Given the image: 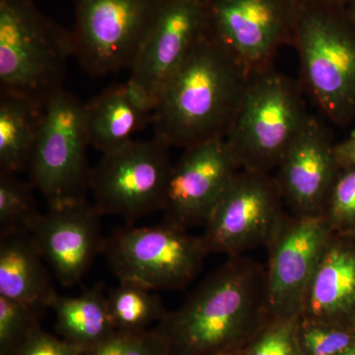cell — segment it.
<instances>
[{
    "label": "cell",
    "mask_w": 355,
    "mask_h": 355,
    "mask_svg": "<svg viewBox=\"0 0 355 355\" xmlns=\"http://www.w3.org/2000/svg\"><path fill=\"white\" fill-rule=\"evenodd\" d=\"M270 318L266 268L238 256L207 275L155 330L170 355H216L244 349Z\"/></svg>",
    "instance_id": "1"
},
{
    "label": "cell",
    "mask_w": 355,
    "mask_h": 355,
    "mask_svg": "<svg viewBox=\"0 0 355 355\" xmlns=\"http://www.w3.org/2000/svg\"><path fill=\"white\" fill-rule=\"evenodd\" d=\"M249 76L210 28L159 98L151 121L154 137L184 149L225 139Z\"/></svg>",
    "instance_id": "2"
},
{
    "label": "cell",
    "mask_w": 355,
    "mask_h": 355,
    "mask_svg": "<svg viewBox=\"0 0 355 355\" xmlns=\"http://www.w3.org/2000/svg\"><path fill=\"white\" fill-rule=\"evenodd\" d=\"M73 58L71 31L33 0H0V93L46 104Z\"/></svg>",
    "instance_id": "3"
},
{
    "label": "cell",
    "mask_w": 355,
    "mask_h": 355,
    "mask_svg": "<svg viewBox=\"0 0 355 355\" xmlns=\"http://www.w3.org/2000/svg\"><path fill=\"white\" fill-rule=\"evenodd\" d=\"M310 114L298 84L272 64L250 73L226 142L242 170L270 174Z\"/></svg>",
    "instance_id": "4"
},
{
    "label": "cell",
    "mask_w": 355,
    "mask_h": 355,
    "mask_svg": "<svg viewBox=\"0 0 355 355\" xmlns=\"http://www.w3.org/2000/svg\"><path fill=\"white\" fill-rule=\"evenodd\" d=\"M291 46L303 83L324 116L340 125L354 121L355 26L345 9L299 2Z\"/></svg>",
    "instance_id": "5"
},
{
    "label": "cell",
    "mask_w": 355,
    "mask_h": 355,
    "mask_svg": "<svg viewBox=\"0 0 355 355\" xmlns=\"http://www.w3.org/2000/svg\"><path fill=\"white\" fill-rule=\"evenodd\" d=\"M102 254L119 282L156 291L188 286L209 254L202 236L164 220L140 227L128 224L105 239Z\"/></svg>",
    "instance_id": "6"
},
{
    "label": "cell",
    "mask_w": 355,
    "mask_h": 355,
    "mask_svg": "<svg viewBox=\"0 0 355 355\" xmlns=\"http://www.w3.org/2000/svg\"><path fill=\"white\" fill-rule=\"evenodd\" d=\"M88 146L85 104L60 89L44 106L29 166L32 184L46 198L49 207L86 200L92 171L88 167Z\"/></svg>",
    "instance_id": "7"
},
{
    "label": "cell",
    "mask_w": 355,
    "mask_h": 355,
    "mask_svg": "<svg viewBox=\"0 0 355 355\" xmlns=\"http://www.w3.org/2000/svg\"><path fill=\"white\" fill-rule=\"evenodd\" d=\"M165 0H74L73 58L87 73L132 69Z\"/></svg>",
    "instance_id": "8"
},
{
    "label": "cell",
    "mask_w": 355,
    "mask_h": 355,
    "mask_svg": "<svg viewBox=\"0 0 355 355\" xmlns=\"http://www.w3.org/2000/svg\"><path fill=\"white\" fill-rule=\"evenodd\" d=\"M170 148L154 137L133 139L103 154L91 171L89 186L100 214L121 217L132 224L163 211L173 168Z\"/></svg>",
    "instance_id": "9"
},
{
    "label": "cell",
    "mask_w": 355,
    "mask_h": 355,
    "mask_svg": "<svg viewBox=\"0 0 355 355\" xmlns=\"http://www.w3.org/2000/svg\"><path fill=\"white\" fill-rule=\"evenodd\" d=\"M284 203L275 177L241 170L205 223L207 252L232 258L268 248L287 216Z\"/></svg>",
    "instance_id": "10"
},
{
    "label": "cell",
    "mask_w": 355,
    "mask_h": 355,
    "mask_svg": "<svg viewBox=\"0 0 355 355\" xmlns=\"http://www.w3.org/2000/svg\"><path fill=\"white\" fill-rule=\"evenodd\" d=\"M210 28L207 0H165L127 80L153 112L166 86Z\"/></svg>",
    "instance_id": "11"
},
{
    "label": "cell",
    "mask_w": 355,
    "mask_h": 355,
    "mask_svg": "<svg viewBox=\"0 0 355 355\" xmlns=\"http://www.w3.org/2000/svg\"><path fill=\"white\" fill-rule=\"evenodd\" d=\"M333 231L323 216H286L268 245L266 294L270 316L300 317Z\"/></svg>",
    "instance_id": "12"
},
{
    "label": "cell",
    "mask_w": 355,
    "mask_h": 355,
    "mask_svg": "<svg viewBox=\"0 0 355 355\" xmlns=\"http://www.w3.org/2000/svg\"><path fill=\"white\" fill-rule=\"evenodd\" d=\"M212 31L251 72L292 44L299 0H207Z\"/></svg>",
    "instance_id": "13"
},
{
    "label": "cell",
    "mask_w": 355,
    "mask_h": 355,
    "mask_svg": "<svg viewBox=\"0 0 355 355\" xmlns=\"http://www.w3.org/2000/svg\"><path fill=\"white\" fill-rule=\"evenodd\" d=\"M241 170L225 139L184 148L173 165L163 209L164 220L187 229L205 225Z\"/></svg>",
    "instance_id": "14"
},
{
    "label": "cell",
    "mask_w": 355,
    "mask_h": 355,
    "mask_svg": "<svg viewBox=\"0 0 355 355\" xmlns=\"http://www.w3.org/2000/svg\"><path fill=\"white\" fill-rule=\"evenodd\" d=\"M100 212L87 200L49 207L31 235L39 253L62 286H76L102 254Z\"/></svg>",
    "instance_id": "15"
},
{
    "label": "cell",
    "mask_w": 355,
    "mask_h": 355,
    "mask_svg": "<svg viewBox=\"0 0 355 355\" xmlns=\"http://www.w3.org/2000/svg\"><path fill=\"white\" fill-rule=\"evenodd\" d=\"M340 169L331 133L310 114L277 166L275 179L292 214L322 216Z\"/></svg>",
    "instance_id": "16"
},
{
    "label": "cell",
    "mask_w": 355,
    "mask_h": 355,
    "mask_svg": "<svg viewBox=\"0 0 355 355\" xmlns=\"http://www.w3.org/2000/svg\"><path fill=\"white\" fill-rule=\"evenodd\" d=\"M299 319L355 328V237L334 233Z\"/></svg>",
    "instance_id": "17"
},
{
    "label": "cell",
    "mask_w": 355,
    "mask_h": 355,
    "mask_svg": "<svg viewBox=\"0 0 355 355\" xmlns=\"http://www.w3.org/2000/svg\"><path fill=\"white\" fill-rule=\"evenodd\" d=\"M153 116L127 81L110 86L85 104L89 144L103 154L116 150L151 123Z\"/></svg>",
    "instance_id": "18"
},
{
    "label": "cell",
    "mask_w": 355,
    "mask_h": 355,
    "mask_svg": "<svg viewBox=\"0 0 355 355\" xmlns=\"http://www.w3.org/2000/svg\"><path fill=\"white\" fill-rule=\"evenodd\" d=\"M31 235L0 236V297L34 308L43 314L58 293Z\"/></svg>",
    "instance_id": "19"
},
{
    "label": "cell",
    "mask_w": 355,
    "mask_h": 355,
    "mask_svg": "<svg viewBox=\"0 0 355 355\" xmlns=\"http://www.w3.org/2000/svg\"><path fill=\"white\" fill-rule=\"evenodd\" d=\"M46 104L0 93V175L29 169Z\"/></svg>",
    "instance_id": "20"
},
{
    "label": "cell",
    "mask_w": 355,
    "mask_h": 355,
    "mask_svg": "<svg viewBox=\"0 0 355 355\" xmlns=\"http://www.w3.org/2000/svg\"><path fill=\"white\" fill-rule=\"evenodd\" d=\"M51 309L55 311L57 318L58 336L83 352L116 333L110 316L107 294L101 284L78 296L58 294Z\"/></svg>",
    "instance_id": "21"
},
{
    "label": "cell",
    "mask_w": 355,
    "mask_h": 355,
    "mask_svg": "<svg viewBox=\"0 0 355 355\" xmlns=\"http://www.w3.org/2000/svg\"><path fill=\"white\" fill-rule=\"evenodd\" d=\"M110 316L116 331L141 333L150 330L167 315L162 300L151 289L133 284L120 282L107 295Z\"/></svg>",
    "instance_id": "22"
},
{
    "label": "cell",
    "mask_w": 355,
    "mask_h": 355,
    "mask_svg": "<svg viewBox=\"0 0 355 355\" xmlns=\"http://www.w3.org/2000/svg\"><path fill=\"white\" fill-rule=\"evenodd\" d=\"M31 184L16 175H0V236L28 233L42 216Z\"/></svg>",
    "instance_id": "23"
},
{
    "label": "cell",
    "mask_w": 355,
    "mask_h": 355,
    "mask_svg": "<svg viewBox=\"0 0 355 355\" xmlns=\"http://www.w3.org/2000/svg\"><path fill=\"white\" fill-rule=\"evenodd\" d=\"M42 313L0 297V355H13L39 328Z\"/></svg>",
    "instance_id": "24"
},
{
    "label": "cell",
    "mask_w": 355,
    "mask_h": 355,
    "mask_svg": "<svg viewBox=\"0 0 355 355\" xmlns=\"http://www.w3.org/2000/svg\"><path fill=\"white\" fill-rule=\"evenodd\" d=\"M322 216L334 233H345L354 227L355 164L340 167Z\"/></svg>",
    "instance_id": "25"
},
{
    "label": "cell",
    "mask_w": 355,
    "mask_h": 355,
    "mask_svg": "<svg viewBox=\"0 0 355 355\" xmlns=\"http://www.w3.org/2000/svg\"><path fill=\"white\" fill-rule=\"evenodd\" d=\"M297 338L304 355H340L355 343V328L298 319Z\"/></svg>",
    "instance_id": "26"
},
{
    "label": "cell",
    "mask_w": 355,
    "mask_h": 355,
    "mask_svg": "<svg viewBox=\"0 0 355 355\" xmlns=\"http://www.w3.org/2000/svg\"><path fill=\"white\" fill-rule=\"evenodd\" d=\"M298 319L270 316L245 347L246 355H304L298 342Z\"/></svg>",
    "instance_id": "27"
},
{
    "label": "cell",
    "mask_w": 355,
    "mask_h": 355,
    "mask_svg": "<svg viewBox=\"0 0 355 355\" xmlns=\"http://www.w3.org/2000/svg\"><path fill=\"white\" fill-rule=\"evenodd\" d=\"M83 355H170L167 345L155 328L141 333L116 331Z\"/></svg>",
    "instance_id": "28"
},
{
    "label": "cell",
    "mask_w": 355,
    "mask_h": 355,
    "mask_svg": "<svg viewBox=\"0 0 355 355\" xmlns=\"http://www.w3.org/2000/svg\"><path fill=\"white\" fill-rule=\"evenodd\" d=\"M83 350L58 336L37 328L13 355H83Z\"/></svg>",
    "instance_id": "29"
},
{
    "label": "cell",
    "mask_w": 355,
    "mask_h": 355,
    "mask_svg": "<svg viewBox=\"0 0 355 355\" xmlns=\"http://www.w3.org/2000/svg\"><path fill=\"white\" fill-rule=\"evenodd\" d=\"M336 154L340 167L355 164V135L349 139L336 144Z\"/></svg>",
    "instance_id": "30"
},
{
    "label": "cell",
    "mask_w": 355,
    "mask_h": 355,
    "mask_svg": "<svg viewBox=\"0 0 355 355\" xmlns=\"http://www.w3.org/2000/svg\"><path fill=\"white\" fill-rule=\"evenodd\" d=\"M300 1L308 2V3L320 4V6H327L333 7H340L345 8L352 0H300Z\"/></svg>",
    "instance_id": "31"
},
{
    "label": "cell",
    "mask_w": 355,
    "mask_h": 355,
    "mask_svg": "<svg viewBox=\"0 0 355 355\" xmlns=\"http://www.w3.org/2000/svg\"><path fill=\"white\" fill-rule=\"evenodd\" d=\"M345 9L352 24L355 26V0H352Z\"/></svg>",
    "instance_id": "32"
},
{
    "label": "cell",
    "mask_w": 355,
    "mask_h": 355,
    "mask_svg": "<svg viewBox=\"0 0 355 355\" xmlns=\"http://www.w3.org/2000/svg\"><path fill=\"white\" fill-rule=\"evenodd\" d=\"M216 355H246L244 349L231 350V352H221Z\"/></svg>",
    "instance_id": "33"
},
{
    "label": "cell",
    "mask_w": 355,
    "mask_h": 355,
    "mask_svg": "<svg viewBox=\"0 0 355 355\" xmlns=\"http://www.w3.org/2000/svg\"><path fill=\"white\" fill-rule=\"evenodd\" d=\"M340 355H355V343Z\"/></svg>",
    "instance_id": "34"
},
{
    "label": "cell",
    "mask_w": 355,
    "mask_h": 355,
    "mask_svg": "<svg viewBox=\"0 0 355 355\" xmlns=\"http://www.w3.org/2000/svg\"><path fill=\"white\" fill-rule=\"evenodd\" d=\"M345 234H349V235L354 236V237H355V226H354V227H352V229H350L349 231H347V232H345Z\"/></svg>",
    "instance_id": "35"
}]
</instances>
